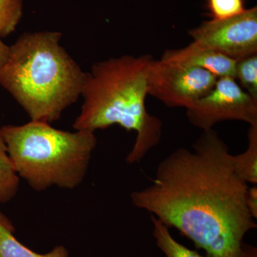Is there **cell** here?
<instances>
[{
	"instance_id": "1",
	"label": "cell",
	"mask_w": 257,
	"mask_h": 257,
	"mask_svg": "<svg viewBox=\"0 0 257 257\" xmlns=\"http://www.w3.org/2000/svg\"><path fill=\"white\" fill-rule=\"evenodd\" d=\"M161 161L152 183L131 194L134 205L175 228L208 257H241L245 235L256 228L246 204L248 184L233 167L216 130Z\"/></svg>"
},
{
	"instance_id": "2",
	"label": "cell",
	"mask_w": 257,
	"mask_h": 257,
	"mask_svg": "<svg viewBox=\"0 0 257 257\" xmlns=\"http://www.w3.org/2000/svg\"><path fill=\"white\" fill-rule=\"evenodd\" d=\"M152 55H122L93 64L85 72L83 104L74 130L95 133L114 124L137 133L128 164L143 160L162 138V123L147 111V69Z\"/></svg>"
},
{
	"instance_id": "3",
	"label": "cell",
	"mask_w": 257,
	"mask_h": 257,
	"mask_svg": "<svg viewBox=\"0 0 257 257\" xmlns=\"http://www.w3.org/2000/svg\"><path fill=\"white\" fill-rule=\"evenodd\" d=\"M62 34L26 32L10 46L0 85L31 121L55 122L81 96L85 72L61 45Z\"/></svg>"
},
{
	"instance_id": "4",
	"label": "cell",
	"mask_w": 257,
	"mask_h": 257,
	"mask_svg": "<svg viewBox=\"0 0 257 257\" xmlns=\"http://www.w3.org/2000/svg\"><path fill=\"white\" fill-rule=\"evenodd\" d=\"M1 132L19 177L37 192L78 187L97 143L92 132L64 131L40 121L5 125Z\"/></svg>"
},
{
	"instance_id": "5",
	"label": "cell",
	"mask_w": 257,
	"mask_h": 257,
	"mask_svg": "<svg viewBox=\"0 0 257 257\" xmlns=\"http://www.w3.org/2000/svg\"><path fill=\"white\" fill-rule=\"evenodd\" d=\"M217 79L204 69L153 58L147 69V92L169 107L187 109L207 95Z\"/></svg>"
},
{
	"instance_id": "6",
	"label": "cell",
	"mask_w": 257,
	"mask_h": 257,
	"mask_svg": "<svg viewBox=\"0 0 257 257\" xmlns=\"http://www.w3.org/2000/svg\"><path fill=\"white\" fill-rule=\"evenodd\" d=\"M186 109L189 122L204 132L217 123L231 120L257 124V99L232 77L218 78L207 95Z\"/></svg>"
},
{
	"instance_id": "7",
	"label": "cell",
	"mask_w": 257,
	"mask_h": 257,
	"mask_svg": "<svg viewBox=\"0 0 257 257\" xmlns=\"http://www.w3.org/2000/svg\"><path fill=\"white\" fill-rule=\"evenodd\" d=\"M199 46L235 61L257 54V8L226 20L204 22L189 32Z\"/></svg>"
},
{
	"instance_id": "8",
	"label": "cell",
	"mask_w": 257,
	"mask_h": 257,
	"mask_svg": "<svg viewBox=\"0 0 257 257\" xmlns=\"http://www.w3.org/2000/svg\"><path fill=\"white\" fill-rule=\"evenodd\" d=\"M161 60L204 69L218 78L228 77L235 79L236 61L214 51L199 46L194 42L183 48L165 51Z\"/></svg>"
},
{
	"instance_id": "9",
	"label": "cell",
	"mask_w": 257,
	"mask_h": 257,
	"mask_svg": "<svg viewBox=\"0 0 257 257\" xmlns=\"http://www.w3.org/2000/svg\"><path fill=\"white\" fill-rule=\"evenodd\" d=\"M15 232L13 221L0 211V257H69L68 250L62 245L44 254L37 253L20 242Z\"/></svg>"
},
{
	"instance_id": "10",
	"label": "cell",
	"mask_w": 257,
	"mask_h": 257,
	"mask_svg": "<svg viewBox=\"0 0 257 257\" xmlns=\"http://www.w3.org/2000/svg\"><path fill=\"white\" fill-rule=\"evenodd\" d=\"M248 146L242 153L231 155L233 167L238 176L246 183L257 184V124L250 125Z\"/></svg>"
},
{
	"instance_id": "11",
	"label": "cell",
	"mask_w": 257,
	"mask_h": 257,
	"mask_svg": "<svg viewBox=\"0 0 257 257\" xmlns=\"http://www.w3.org/2000/svg\"><path fill=\"white\" fill-rule=\"evenodd\" d=\"M20 178L8 154L0 127V204L14 199L20 189Z\"/></svg>"
},
{
	"instance_id": "12",
	"label": "cell",
	"mask_w": 257,
	"mask_h": 257,
	"mask_svg": "<svg viewBox=\"0 0 257 257\" xmlns=\"http://www.w3.org/2000/svg\"><path fill=\"white\" fill-rule=\"evenodd\" d=\"M151 220L153 223V234L157 246L163 251L166 257H203L176 241L171 235L169 227L155 216L152 215Z\"/></svg>"
},
{
	"instance_id": "13",
	"label": "cell",
	"mask_w": 257,
	"mask_h": 257,
	"mask_svg": "<svg viewBox=\"0 0 257 257\" xmlns=\"http://www.w3.org/2000/svg\"><path fill=\"white\" fill-rule=\"evenodd\" d=\"M235 80L240 87L257 99V54L236 61Z\"/></svg>"
},
{
	"instance_id": "14",
	"label": "cell",
	"mask_w": 257,
	"mask_h": 257,
	"mask_svg": "<svg viewBox=\"0 0 257 257\" xmlns=\"http://www.w3.org/2000/svg\"><path fill=\"white\" fill-rule=\"evenodd\" d=\"M24 0H0V37L9 36L23 15Z\"/></svg>"
},
{
	"instance_id": "15",
	"label": "cell",
	"mask_w": 257,
	"mask_h": 257,
	"mask_svg": "<svg viewBox=\"0 0 257 257\" xmlns=\"http://www.w3.org/2000/svg\"><path fill=\"white\" fill-rule=\"evenodd\" d=\"M208 8L214 20H226L246 10L243 0H208Z\"/></svg>"
},
{
	"instance_id": "16",
	"label": "cell",
	"mask_w": 257,
	"mask_h": 257,
	"mask_svg": "<svg viewBox=\"0 0 257 257\" xmlns=\"http://www.w3.org/2000/svg\"><path fill=\"white\" fill-rule=\"evenodd\" d=\"M246 207L253 219H257V187H248L246 197Z\"/></svg>"
},
{
	"instance_id": "17",
	"label": "cell",
	"mask_w": 257,
	"mask_h": 257,
	"mask_svg": "<svg viewBox=\"0 0 257 257\" xmlns=\"http://www.w3.org/2000/svg\"><path fill=\"white\" fill-rule=\"evenodd\" d=\"M10 57V46L6 45L0 37V74L8 64Z\"/></svg>"
},
{
	"instance_id": "18",
	"label": "cell",
	"mask_w": 257,
	"mask_h": 257,
	"mask_svg": "<svg viewBox=\"0 0 257 257\" xmlns=\"http://www.w3.org/2000/svg\"><path fill=\"white\" fill-rule=\"evenodd\" d=\"M241 257H257L256 248L251 246H243Z\"/></svg>"
}]
</instances>
